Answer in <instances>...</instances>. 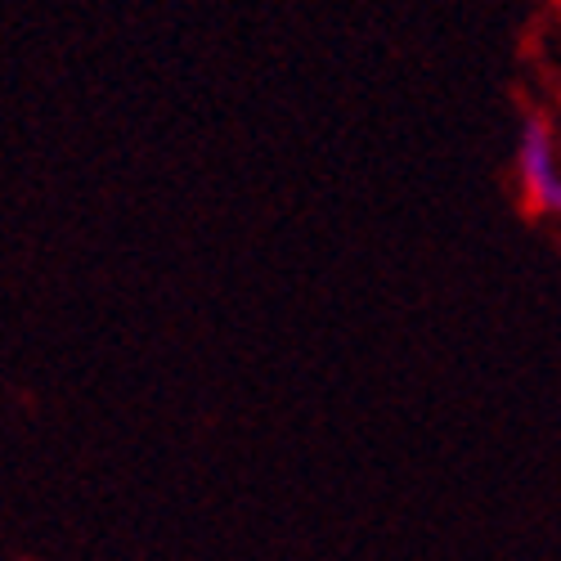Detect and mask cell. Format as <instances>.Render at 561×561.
I'll list each match as a JSON object with an SVG mask.
<instances>
[{
	"label": "cell",
	"instance_id": "obj_1",
	"mask_svg": "<svg viewBox=\"0 0 561 561\" xmlns=\"http://www.w3.org/2000/svg\"><path fill=\"white\" fill-rule=\"evenodd\" d=\"M517 180H522V198L535 216H561L557 145H552V126L539 113H530L517 135Z\"/></svg>",
	"mask_w": 561,
	"mask_h": 561
}]
</instances>
